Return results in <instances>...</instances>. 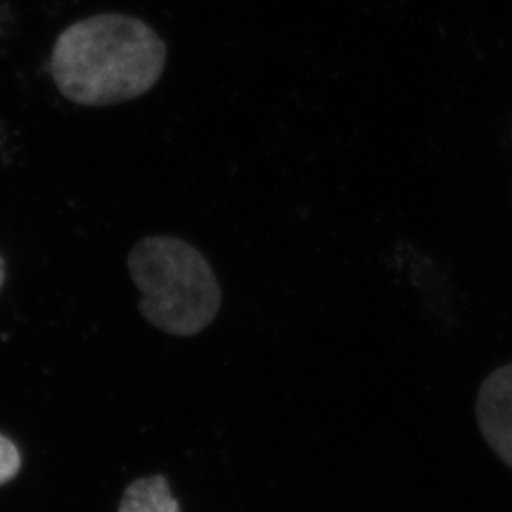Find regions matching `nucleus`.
Listing matches in <instances>:
<instances>
[{
  "label": "nucleus",
  "instance_id": "obj_1",
  "mask_svg": "<svg viewBox=\"0 0 512 512\" xmlns=\"http://www.w3.org/2000/svg\"><path fill=\"white\" fill-rule=\"evenodd\" d=\"M167 47L137 17L99 14L69 25L55 40L49 70L60 94L84 107L124 104L162 77Z\"/></svg>",
  "mask_w": 512,
  "mask_h": 512
},
{
  "label": "nucleus",
  "instance_id": "obj_2",
  "mask_svg": "<svg viewBox=\"0 0 512 512\" xmlns=\"http://www.w3.org/2000/svg\"><path fill=\"white\" fill-rule=\"evenodd\" d=\"M127 268L142 293L138 310L157 330L195 336L217 318L220 285L205 256L185 240L143 238L128 255Z\"/></svg>",
  "mask_w": 512,
  "mask_h": 512
},
{
  "label": "nucleus",
  "instance_id": "obj_3",
  "mask_svg": "<svg viewBox=\"0 0 512 512\" xmlns=\"http://www.w3.org/2000/svg\"><path fill=\"white\" fill-rule=\"evenodd\" d=\"M476 421L491 451L512 469V363L493 371L481 384Z\"/></svg>",
  "mask_w": 512,
  "mask_h": 512
},
{
  "label": "nucleus",
  "instance_id": "obj_4",
  "mask_svg": "<svg viewBox=\"0 0 512 512\" xmlns=\"http://www.w3.org/2000/svg\"><path fill=\"white\" fill-rule=\"evenodd\" d=\"M119 512H182L163 474L135 479L120 499Z\"/></svg>",
  "mask_w": 512,
  "mask_h": 512
},
{
  "label": "nucleus",
  "instance_id": "obj_5",
  "mask_svg": "<svg viewBox=\"0 0 512 512\" xmlns=\"http://www.w3.org/2000/svg\"><path fill=\"white\" fill-rule=\"evenodd\" d=\"M20 471L19 449L9 438L0 434V486L9 483Z\"/></svg>",
  "mask_w": 512,
  "mask_h": 512
},
{
  "label": "nucleus",
  "instance_id": "obj_6",
  "mask_svg": "<svg viewBox=\"0 0 512 512\" xmlns=\"http://www.w3.org/2000/svg\"><path fill=\"white\" fill-rule=\"evenodd\" d=\"M5 278H7V271H5V260L0 255V290L4 288Z\"/></svg>",
  "mask_w": 512,
  "mask_h": 512
}]
</instances>
